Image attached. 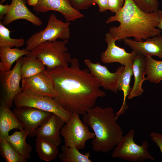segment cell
I'll return each mask as SVG.
<instances>
[{
	"instance_id": "19",
	"label": "cell",
	"mask_w": 162,
	"mask_h": 162,
	"mask_svg": "<svg viewBox=\"0 0 162 162\" xmlns=\"http://www.w3.org/2000/svg\"><path fill=\"white\" fill-rule=\"evenodd\" d=\"M13 129H23L21 123L10 108L1 105L0 107V139H6L9 131Z\"/></svg>"
},
{
	"instance_id": "16",
	"label": "cell",
	"mask_w": 162,
	"mask_h": 162,
	"mask_svg": "<svg viewBox=\"0 0 162 162\" xmlns=\"http://www.w3.org/2000/svg\"><path fill=\"white\" fill-rule=\"evenodd\" d=\"M65 123L59 116L52 113L37 128L36 136L49 141L58 147L61 144V130Z\"/></svg>"
},
{
	"instance_id": "29",
	"label": "cell",
	"mask_w": 162,
	"mask_h": 162,
	"mask_svg": "<svg viewBox=\"0 0 162 162\" xmlns=\"http://www.w3.org/2000/svg\"><path fill=\"white\" fill-rule=\"evenodd\" d=\"M142 10L148 13H158L159 2L157 0H132Z\"/></svg>"
},
{
	"instance_id": "8",
	"label": "cell",
	"mask_w": 162,
	"mask_h": 162,
	"mask_svg": "<svg viewBox=\"0 0 162 162\" xmlns=\"http://www.w3.org/2000/svg\"><path fill=\"white\" fill-rule=\"evenodd\" d=\"M65 123L60 133L66 146L75 147L79 150L84 149L86 142L95 137L94 133L90 131L89 126L82 121L78 114L72 113Z\"/></svg>"
},
{
	"instance_id": "4",
	"label": "cell",
	"mask_w": 162,
	"mask_h": 162,
	"mask_svg": "<svg viewBox=\"0 0 162 162\" xmlns=\"http://www.w3.org/2000/svg\"><path fill=\"white\" fill-rule=\"evenodd\" d=\"M68 40L46 41L30 51V54L40 59L47 68L68 67L71 59L66 45Z\"/></svg>"
},
{
	"instance_id": "34",
	"label": "cell",
	"mask_w": 162,
	"mask_h": 162,
	"mask_svg": "<svg viewBox=\"0 0 162 162\" xmlns=\"http://www.w3.org/2000/svg\"><path fill=\"white\" fill-rule=\"evenodd\" d=\"M10 6V4H7L3 5L0 4V19L2 20L4 16L7 13Z\"/></svg>"
},
{
	"instance_id": "27",
	"label": "cell",
	"mask_w": 162,
	"mask_h": 162,
	"mask_svg": "<svg viewBox=\"0 0 162 162\" xmlns=\"http://www.w3.org/2000/svg\"><path fill=\"white\" fill-rule=\"evenodd\" d=\"M1 156L7 162H26L27 159L20 155L5 139H0Z\"/></svg>"
},
{
	"instance_id": "12",
	"label": "cell",
	"mask_w": 162,
	"mask_h": 162,
	"mask_svg": "<svg viewBox=\"0 0 162 162\" xmlns=\"http://www.w3.org/2000/svg\"><path fill=\"white\" fill-rule=\"evenodd\" d=\"M116 41L109 32L106 33L105 41L107 48L101 54V61L104 63L118 62L125 66L132 63L137 53L133 50L131 53L127 52L124 49L116 45Z\"/></svg>"
},
{
	"instance_id": "30",
	"label": "cell",
	"mask_w": 162,
	"mask_h": 162,
	"mask_svg": "<svg viewBox=\"0 0 162 162\" xmlns=\"http://www.w3.org/2000/svg\"><path fill=\"white\" fill-rule=\"evenodd\" d=\"M67 0L74 8L79 11L88 9L94 3V0Z\"/></svg>"
},
{
	"instance_id": "1",
	"label": "cell",
	"mask_w": 162,
	"mask_h": 162,
	"mask_svg": "<svg viewBox=\"0 0 162 162\" xmlns=\"http://www.w3.org/2000/svg\"><path fill=\"white\" fill-rule=\"evenodd\" d=\"M70 62L69 67L46 68L42 72L52 81L57 94L54 100L66 110L83 115L105 93L88 69L80 68L76 58L71 59Z\"/></svg>"
},
{
	"instance_id": "3",
	"label": "cell",
	"mask_w": 162,
	"mask_h": 162,
	"mask_svg": "<svg viewBox=\"0 0 162 162\" xmlns=\"http://www.w3.org/2000/svg\"><path fill=\"white\" fill-rule=\"evenodd\" d=\"M83 122L93 131L95 137L92 143L93 151L106 153L112 150L123 137V131L116 122L115 114L111 107L95 106L82 118Z\"/></svg>"
},
{
	"instance_id": "15",
	"label": "cell",
	"mask_w": 162,
	"mask_h": 162,
	"mask_svg": "<svg viewBox=\"0 0 162 162\" xmlns=\"http://www.w3.org/2000/svg\"><path fill=\"white\" fill-rule=\"evenodd\" d=\"M26 3V0H12L9 9L2 19V23L5 26L15 20L24 19L36 26H41V19L29 10Z\"/></svg>"
},
{
	"instance_id": "14",
	"label": "cell",
	"mask_w": 162,
	"mask_h": 162,
	"mask_svg": "<svg viewBox=\"0 0 162 162\" xmlns=\"http://www.w3.org/2000/svg\"><path fill=\"white\" fill-rule=\"evenodd\" d=\"M21 82L22 91L48 96L53 98L57 96L52 80L42 72L24 78Z\"/></svg>"
},
{
	"instance_id": "11",
	"label": "cell",
	"mask_w": 162,
	"mask_h": 162,
	"mask_svg": "<svg viewBox=\"0 0 162 162\" xmlns=\"http://www.w3.org/2000/svg\"><path fill=\"white\" fill-rule=\"evenodd\" d=\"M84 63L91 74L97 80L101 86L115 94L118 91L117 84L119 76L124 70L125 67L122 65L115 73H111L106 66L101 65L98 62H92L88 59L84 60Z\"/></svg>"
},
{
	"instance_id": "28",
	"label": "cell",
	"mask_w": 162,
	"mask_h": 162,
	"mask_svg": "<svg viewBox=\"0 0 162 162\" xmlns=\"http://www.w3.org/2000/svg\"><path fill=\"white\" fill-rule=\"evenodd\" d=\"M10 31L0 21V47L12 48L22 46L25 40L22 38H12L10 37Z\"/></svg>"
},
{
	"instance_id": "6",
	"label": "cell",
	"mask_w": 162,
	"mask_h": 162,
	"mask_svg": "<svg viewBox=\"0 0 162 162\" xmlns=\"http://www.w3.org/2000/svg\"><path fill=\"white\" fill-rule=\"evenodd\" d=\"M69 22L58 19L51 14L45 28L32 35L26 41V50L30 51L40 44L46 41H54L58 38L68 40L70 37Z\"/></svg>"
},
{
	"instance_id": "26",
	"label": "cell",
	"mask_w": 162,
	"mask_h": 162,
	"mask_svg": "<svg viewBox=\"0 0 162 162\" xmlns=\"http://www.w3.org/2000/svg\"><path fill=\"white\" fill-rule=\"evenodd\" d=\"M146 80L157 83L162 80V60L158 61L153 59L152 56L146 58Z\"/></svg>"
},
{
	"instance_id": "10",
	"label": "cell",
	"mask_w": 162,
	"mask_h": 162,
	"mask_svg": "<svg viewBox=\"0 0 162 162\" xmlns=\"http://www.w3.org/2000/svg\"><path fill=\"white\" fill-rule=\"evenodd\" d=\"M12 112L22 124L23 129L28 133V136L31 137L36 136L37 128L52 114L27 106H16Z\"/></svg>"
},
{
	"instance_id": "23",
	"label": "cell",
	"mask_w": 162,
	"mask_h": 162,
	"mask_svg": "<svg viewBox=\"0 0 162 162\" xmlns=\"http://www.w3.org/2000/svg\"><path fill=\"white\" fill-rule=\"evenodd\" d=\"M45 69L40 59L29 54L22 58L20 69L22 80L42 72Z\"/></svg>"
},
{
	"instance_id": "17",
	"label": "cell",
	"mask_w": 162,
	"mask_h": 162,
	"mask_svg": "<svg viewBox=\"0 0 162 162\" xmlns=\"http://www.w3.org/2000/svg\"><path fill=\"white\" fill-rule=\"evenodd\" d=\"M122 40L137 54L146 56H156L162 60V35L148 38L145 41H136L128 38Z\"/></svg>"
},
{
	"instance_id": "32",
	"label": "cell",
	"mask_w": 162,
	"mask_h": 162,
	"mask_svg": "<svg viewBox=\"0 0 162 162\" xmlns=\"http://www.w3.org/2000/svg\"><path fill=\"white\" fill-rule=\"evenodd\" d=\"M151 139L159 148L162 154V134L153 132L151 133Z\"/></svg>"
},
{
	"instance_id": "5",
	"label": "cell",
	"mask_w": 162,
	"mask_h": 162,
	"mask_svg": "<svg viewBox=\"0 0 162 162\" xmlns=\"http://www.w3.org/2000/svg\"><path fill=\"white\" fill-rule=\"evenodd\" d=\"M135 134V130L132 129L123 136L114 148L111 157L132 162L154 160L148 149V142L144 140L141 145H138L134 140Z\"/></svg>"
},
{
	"instance_id": "36",
	"label": "cell",
	"mask_w": 162,
	"mask_h": 162,
	"mask_svg": "<svg viewBox=\"0 0 162 162\" xmlns=\"http://www.w3.org/2000/svg\"><path fill=\"white\" fill-rule=\"evenodd\" d=\"M38 0H27V2L29 5L33 6H35L37 4Z\"/></svg>"
},
{
	"instance_id": "7",
	"label": "cell",
	"mask_w": 162,
	"mask_h": 162,
	"mask_svg": "<svg viewBox=\"0 0 162 162\" xmlns=\"http://www.w3.org/2000/svg\"><path fill=\"white\" fill-rule=\"evenodd\" d=\"M13 102L16 107H33L54 113L62 118L65 123L68 120L72 113L63 108L51 97L25 91L18 94L14 98Z\"/></svg>"
},
{
	"instance_id": "37",
	"label": "cell",
	"mask_w": 162,
	"mask_h": 162,
	"mask_svg": "<svg viewBox=\"0 0 162 162\" xmlns=\"http://www.w3.org/2000/svg\"><path fill=\"white\" fill-rule=\"evenodd\" d=\"M5 0H2L0 4H2V3L5 1Z\"/></svg>"
},
{
	"instance_id": "9",
	"label": "cell",
	"mask_w": 162,
	"mask_h": 162,
	"mask_svg": "<svg viewBox=\"0 0 162 162\" xmlns=\"http://www.w3.org/2000/svg\"><path fill=\"white\" fill-rule=\"evenodd\" d=\"M23 56L16 61L14 68L8 71H0V80L3 90L1 105L10 108L15 96L22 92L20 82L22 80L20 67Z\"/></svg>"
},
{
	"instance_id": "33",
	"label": "cell",
	"mask_w": 162,
	"mask_h": 162,
	"mask_svg": "<svg viewBox=\"0 0 162 162\" xmlns=\"http://www.w3.org/2000/svg\"><path fill=\"white\" fill-rule=\"evenodd\" d=\"M94 3L98 5L99 11L104 12L108 10V0H94Z\"/></svg>"
},
{
	"instance_id": "25",
	"label": "cell",
	"mask_w": 162,
	"mask_h": 162,
	"mask_svg": "<svg viewBox=\"0 0 162 162\" xmlns=\"http://www.w3.org/2000/svg\"><path fill=\"white\" fill-rule=\"evenodd\" d=\"M62 152L58 156L62 162H91V154L87 152L84 154L80 153L75 147H68L64 145L61 148Z\"/></svg>"
},
{
	"instance_id": "18",
	"label": "cell",
	"mask_w": 162,
	"mask_h": 162,
	"mask_svg": "<svg viewBox=\"0 0 162 162\" xmlns=\"http://www.w3.org/2000/svg\"><path fill=\"white\" fill-rule=\"evenodd\" d=\"M146 58L143 55L137 54L132 61L134 82L131 91L127 97L128 99L141 95L144 91L142 86L143 82L146 80L144 77L146 74Z\"/></svg>"
},
{
	"instance_id": "21",
	"label": "cell",
	"mask_w": 162,
	"mask_h": 162,
	"mask_svg": "<svg viewBox=\"0 0 162 162\" xmlns=\"http://www.w3.org/2000/svg\"><path fill=\"white\" fill-rule=\"evenodd\" d=\"M124 67V70L119 76L118 82V90L123 91L124 98L122 106L119 111L115 113V118L116 120L128 108V106L126 102V98L129 95L132 89L130 85L131 77L133 74L132 63Z\"/></svg>"
},
{
	"instance_id": "31",
	"label": "cell",
	"mask_w": 162,
	"mask_h": 162,
	"mask_svg": "<svg viewBox=\"0 0 162 162\" xmlns=\"http://www.w3.org/2000/svg\"><path fill=\"white\" fill-rule=\"evenodd\" d=\"M125 0H108V10L116 13L123 6Z\"/></svg>"
},
{
	"instance_id": "35",
	"label": "cell",
	"mask_w": 162,
	"mask_h": 162,
	"mask_svg": "<svg viewBox=\"0 0 162 162\" xmlns=\"http://www.w3.org/2000/svg\"><path fill=\"white\" fill-rule=\"evenodd\" d=\"M159 16V23L157 26L158 28L160 29L162 31V10H159L158 12Z\"/></svg>"
},
{
	"instance_id": "13",
	"label": "cell",
	"mask_w": 162,
	"mask_h": 162,
	"mask_svg": "<svg viewBox=\"0 0 162 162\" xmlns=\"http://www.w3.org/2000/svg\"><path fill=\"white\" fill-rule=\"evenodd\" d=\"M33 10L37 12L45 13L50 10L57 11L63 16L66 22L74 21L84 15L74 8L67 0H38Z\"/></svg>"
},
{
	"instance_id": "24",
	"label": "cell",
	"mask_w": 162,
	"mask_h": 162,
	"mask_svg": "<svg viewBox=\"0 0 162 162\" xmlns=\"http://www.w3.org/2000/svg\"><path fill=\"white\" fill-rule=\"evenodd\" d=\"M35 146L39 158L45 161L55 159L59 154L57 146L40 137L37 136Z\"/></svg>"
},
{
	"instance_id": "2",
	"label": "cell",
	"mask_w": 162,
	"mask_h": 162,
	"mask_svg": "<svg viewBox=\"0 0 162 162\" xmlns=\"http://www.w3.org/2000/svg\"><path fill=\"white\" fill-rule=\"evenodd\" d=\"M157 13H148L141 10L132 0H125L123 7L114 16L109 17L106 21L109 24L117 21V27H111L109 32L116 40L133 37L134 40L142 42L148 38L160 35L161 31L157 28L159 23Z\"/></svg>"
},
{
	"instance_id": "20",
	"label": "cell",
	"mask_w": 162,
	"mask_h": 162,
	"mask_svg": "<svg viewBox=\"0 0 162 162\" xmlns=\"http://www.w3.org/2000/svg\"><path fill=\"white\" fill-rule=\"evenodd\" d=\"M28 135V133L22 129L9 135L6 139L17 153L26 159L31 158L30 153L32 149V146L26 142V138Z\"/></svg>"
},
{
	"instance_id": "22",
	"label": "cell",
	"mask_w": 162,
	"mask_h": 162,
	"mask_svg": "<svg viewBox=\"0 0 162 162\" xmlns=\"http://www.w3.org/2000/svg\"><path fill=\"white\" fill-rule=\"evenodd\" d=\"M25 48L0 47V70H10L13 64L20 57L30 53Z\"/></svg>"
}]
</instances>
